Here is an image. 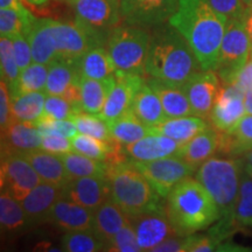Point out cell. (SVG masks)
<instances>
[{
    "label": "cell",
    "mask_w": 252,
    "mask_h": 252,
    "mask_svg": "<svg viewBox=\"0 0 252 252\" xmlns=\"http://www.w3.org/2000/svg\"><path fill=\"white\" fill-rule=\"evenodd\" d=\"M168 23L187 40L203 70H215L228 19L204 0H179Z\"/></svg>",
    "instance_id": "obj_1"
},
{
    "label": "cell",
    "mask_w": 252,
    "mask_h": 252,
    "mask_svg": "<svg viewBox=\"0 0 252 252\" xmlns=\"http://www.w3.org/2000/svg\"><path fill=\"white\" fill-rule=\"evenodd\" d=\"M198 70L202 67L180 32L169 23L153 28L146 60L147 76L182 87Z\"/></svg>",
    "instance_id": "obj_2"
},
{
    "label": "cell",
    "mask_w": 252,
    "mask_h": 252,
    "mask_svg": "<svg viewBox=\"0 0 252 252\" xmlns=\"http://www.w3.org/2000/svg\"><path fill=\"white\" fill-rule=\"evenodd\" d=\"M243 171L242 159L212 157L195 173V179L212 195L220 209V219L209 232L220 241L236 228L234 215Z\"/></svg>",
    "instance_id": "obj_3"
},
{
    "label": "cell",
    "mask_w": 252,
    "mask_h": 252,
    "mask_svg": "<svg viewBox=\"0 0 252 252\" xmlns=\"http://www.w3.org/2000/svg\"><path fill=\"white\" fill-rule=\"evenodd\" d=\"M165 209L179 236L193 235L220 219V209L212 195L191 176L173 188L166 198Z\"/></svg>",
    "instance_id": "obj_4"
},
{
    "label": "cell",
    "mask_w": 252,
    "mask_h": 252,
    "mask_svg": "<svg viewBox=\"0 0 252 252\" xmlns=\"http://www.w3.org/2000/svg\"><path fill=\"white\" fill-rule=\"evenodd\" d=\"M106 163V178L111 186V198L128 217L165 208L163 197L154 190L152 185L131 160Z\"/></svg>",
    "instance_id": "obj_5"
},
{
    "label": "cell",
    "mask_w": 252,
    "mask_h": 252,
    "mask_svg": "<svg viewBox=\"0 0 252 252\" xmlns=\"http://www.w3.org/2000/svg\"><path fill=\"white\" fill-rule=\"evenodd\" d=\"M151 33L147 28L123 25L113 30L106 40V49L117 70L146 75Z\"/></svg>",
    "instance_id": "obj_6"
},
{
    "label": "cell",
    "mask_w": 252,
    "mask_h": 252,
    "mask_svg": "<svg viewBox=\"0 0 252 252\" xmlns=\"http://www.w3.org/2000/svg\"><path fill=\"white\" fill-rule=\"evenodd\" d=\"M244 17L232 19L226 24L215 68L222 84L234 83L239 70L250 59L251 42L245 28Z\"/></svg>",
    "instance_id": "obj_7"
},
{
    "label": "cell",
    "mask_w": 252,
    "mask_h": 252,
    "mask_svg": "<svg viewBox=\"0 0 252 252\" xmlns=\"http://www.w3.org/2000/svg\"><path fill=\"white\" fill-rule=\"evenodd\" d=\"M75 21L86 28L102 46L122 20L119 0H71L68 2Z\"/></svg>",
    "instance_id": "obj_8"
},
{
    "label": "cell",
    "mask_w": 252,
    "mask_h": 252,
    "mask_svg": "<svg viewBox=\"0 0 252 252\" xmlns=\"http://www.w3.org/2000/svg\"><path fill=\"white\" fill-rule=\"evenodd\" d=\"M48 35L55 59L62 61L78 62L88 50L102 46L76 21L63 23L48 18Z\"/></svg>",
    "instance_id": "obj_9"
},
{
    "label": "cell",
    "mask_w": 252,
    "mask_h": 252,
    "mask_svg": "<svg viewBox=\"0 0 252 252\" xmlns=\"http://www.w3.org/2000/svg\"><path fill=\"white\" fill-rule=\"evenodd\" d=\"M131 161L143 173L154 190L163 198H167L176 185L196 173V169L189 166L178 156L152 161H135L132 159Z\"/></svg>",
    "instance_id": "obj_10"
},
{
    "label": "cell",
    "mask_w": 252,
    "mask_h": 252,
    "mask_svg": "<svg viewBox=\"0 0 252 252\" xmlns=\"http://www.w3.org/2000/svg\"><path fill=\"white\" fill-rule=\"evenodd\" d=\"M178 6L179 0H119L122 20L147 30L168 23Z\"/></svg>",
    "instance_id": "obj_11"
},
{
    "label": "cell",
    "mask_w": 252,
    "mask_h": 252,
    "mask_svg": "<svg viewBox=\"0 0 252 252\" xmlns=\"http://www.w3.org/2000/svg\"><path fill=\"white\" fill-rule=\"evenodd\" d=\"M42 180L34 167L21 154L1 157V189L15 200L24 201Z\"/></svg>",
    "instance_id": "obj_12"
},
{
    "label": "cell",
    "mask_w": 252,
    "mask_h": 252,
    "mask_svg": "<svg viewBox=\"0 0 252 252\" xmlns=\"http://www.w3.org/2000/svg\"><path fill=\"white\" fill-rule=\"evenodd\" d=\"M245 113L244 91L235 83L222 84L209 117L213 127L220 133H232Z\"/></svg>",
    "instance_id": "obj_13"
},
{
    "label": "cell",
    "mask_w": 252,
    "mask_h": 252,
    "mask_svg": "<svg viewBox=\"0 0 252 252\" xmlns=\"http://www.w3.org/2000/svg\"><path fill=\"white\" fill-rule=\"evenodd\" d=\"M220 80L215 70H198L182 86L193 109L194 116L209 118L219 97Z\"/></svg>",
    "instance_id": "obj_14"
},
{
    "label": "cell",
    "mask_w": 252,
    "mask_h": 252,
    "mask_svg": "<svg viewBox=\"0 0 252 252\" xmlns=\"http://www.w3.org/2000/svg\"><path fill=\"white\" fill-rule=\"evenodd\" d=\"M144 81L141 75L116 70L115 82L102 112L98 113L99 117L109 123L128 111L133 103L135 93Z\"/></svg>",
    "instance_id": "obj_15"
},
{
    "label": "cell",
    "mask_w": 252,
    "mask_h": 252,
    "mask_svg": "<svg viewBox=\"0 0 252 252\" xmlns=\"http://www.w3.org/2000/svg\"><path fill=\"white\" fill-rule=\"evenodd\" d=\"M62 197L94 212L111 198V186L108 178L102 176L74 179L62 188Z\"/></svg>",
    "instance_id": "obj_16"
},
{
    "label": "cell",
    "mask_w": 252,
    "mask_h": 252,
    "mask_svg": "<svg viewBox=\"0 0 252 252\" xmlns=\"http://www.w3.org/2000/svg\"><path fill=\"white\" fill-rule=\"evenodd\" d=\"M130 219L143 251H152L166 238L176 235L175 229L167 217L165 208L140 214Z\"/></svg>",
    "instance_id": "obj_17"
},
{
    "label": "cell",
    "mask_w": 252,
    "mask_h": 252,
    "mask_svg": "<svg viewBox=\"0 0 252 252\" xmlns=\"http://www.w3.org/2000/svg\"><path fill=\"white\" fill-rule=\"evenodd\" d=\"M42 134L35 122H21L13 119L1 131V157L24 154L40 149Z\"/></svg>",
    "instance_id": "obj_18"
},
{
    "label": "cell",
    "mask_w": 252,
    "mask_h": 252,
    "mask_svg": "<svg viewBox=\"0 0 252 252\" xmlns=\"http://www.w3.org/2000/svg\"><path fill=\"white\" fill-rule=\"evenodd\" d=\"M181 145L165 134L151 133L133 144L123 146L124 153L135 161H152L176 156Z\"/></svg>",
    "instance_id": "obj_19"
},
{
    "label": "cell",
    "mask_w": 252,
    "mask_h": 252,
    "mask_svg": "<svg viewBox=\"0 0 252 252\" xmlns=\"http://www.w3.org/2000/svg\"><path fill=\"white\" fill-rule=\"evenodd\" d=\"M47 220L65 232L91 230L94 224V212L81 204L61 197L53 206Z\"/></svg>",
    "instance_id": "obj_20"
},
{
    "label": "cell",
    "mask_w": 252,
    "mask_h": 252,
    "mask_svg": "<svg viewBox=\"0 0 252 252\" xmlns=\"http://www.w3.org/2000/svg\"><path fill=\"white\" fill-rule=\"evenodd\" d=\"M61 197L62 188L43 181L37 185L30 195L24 201H21L30 226L40 224L48 220L53 206Z\"/></svg>",
    "instance_id": "obj_21"
},
{
    "label": "cell",
    "mask_w": 252,
    "mask_h": 252,
    "mask_svg": "<svg viewBox=\"0 0 252 252\" xmlns=\"http://www.w3.org/2000/svg\"><path fill=\"white\" fill-rule=\"evenodd\" d=\"M219 143L220 132L214 127H208L182 145L176 156L197 171L198 167L217 152Z\"/></svg>",
    "instance_id": "obj_22"
},
{
    "label": "cell",
    "mask_w": 252,
    "mask_h": 252,
    "mask_svg": "<svg viewBox=\"0 0 252 252\" xmlns=\"http://www.w3.org/2000/svg\"><path fill=\"white\" fill-rule=\"evenodd\" d=\"M128 224H131L130 217L112 198H109L94 212V224L91 230L106 244L119 230Z\"/></svg>",
    "instance_id": "obj_23"
},
{
    "label": "cell",
    "mask_w": 252,
    "mask_h": 252,
    "mask_svg": "<svg viewBox=\"0 0 252 252\" xmlns=\"http://www.w3.org/2000/svg\"><path fill=\"white\" fill-rule=\"evenodd\" d=\"M21 156L30 161L43 182L54 185L59 188H63L69 182L67 171L60 156L41 149L30 151Z\"/></svg>",
    "instance_id": "obj_24"
},
{
    "label": "cell",
    "mask_w": 252,
    "mask_h": 252,
    "mask_svg": "<svg viewBox=\"0 0 252 252\" xmlns=\"http://www.w3.org/2000/svg\"><path fill=\"white\" fill-rule=\"evenodd\" d=\"M131 110L140 122L152 128L167 119L159 96L147 81H144L135 93Z\"/></svg>",
    "instance_id": "obj_25"
},
{
    "label": "cell",
    "mask_w": 252,
    "mask_h": 252,
    "mask_svg": "<svg viewBox=\"0 0 252 252\" xmlns=\"http://www.w3.org/2000/svg\"><path fill=\"white\" fill-rule=\"evenodd\" d=\"M147 83L156 91L162 104L167 118H178L194 115L190 103L182 87H174L150 77Z\"/></svg>",
    "instance_id": "obj_26"
},
{
    "label": "cell",
    "mask_w": 252,
    "mask_h": 252,
    "mask_svg": "<svg viewBox=\"0 0 252 252\" xmlns=\"http://www.w3.org/2000/svg\"><path fill=\"white\" fill-rule=\"evenodd\" d=\"M208 127L209 124L204 121V118L191 115L178 118H167L153 130L158 133L172 138L182 146Z\"/></svg>",
    "instance_id": "obj_27"
},
{
    "label": "cell",
    "mask_w": 252,
    "mask_h": 252,
    "mask_svg": "<svg viewBox=\"0 0 252 252\" xmlns=\"http://www.w3.org/2000/svg\"><path fill=\"white\" fill-rule=\"evenodd\" d=\"M77 65L81 76L94 80H108L117 70L105 46H96L88 50L78 60Z\"/></svg>",
    "instance_id": "obj_28"
},
{
    "label": "cell",
    "mask_w": 252,
    "mask_h": 252,
    "mask_svg": "<svg viewBox=\"0 0 252 252\" xmlns=\"http://www.w3.org/2000/svg\"><path fill=\"white\" fill-rule=\"evenodd\" d=\"M252 151V115L245 113L232 133H220L217 152L223 156L242 157Z\"/></svg>",
    "instance_id": "obj_29"
},
{
    "label": "cell",
    "mask_w": 252,
    "mask_h": 252,
    "mask_svg": "<svg viewBox=\"0 0 252 252\" xmlns=\"http://www.w3.org/2000/svg\"><path fill=\"white\" fill-rule=\"evenodd\" d=\"M115 82V75L108 80H94L89 77H80L81 109L90 113H100L105 105L110 90Z\"/></svg>",
    "instance_id": "obj_30"
},
{
    "label": "cell",
    "mask_w": 252,
    "mask_h": 252,
    "mask_svg": "<svg viewBox=\"0 0 252 252\" xmlns=\"http://www.w3.org/2000/svg\"><path fill=\"white\" fill-rule=\"evenodd\" d=\"M109 126L112 139L123 146L133 144L141 138L154 133L153 128L140 122L131 109L115 121L109 122Z\"/></svg>",
    "instance_id": "obj_31"
},
{
    "label": "cell",
    "mask_w": 252,
    "mask_h": 252,
    "mask_svg": "<svg viewBox=\"0 0 252 252\" xmlns=\"http://www.w3.org/2000/svg\"><path fill=\"white\" fill-rule=\"evenodd\" d=\"M77 62L56 60L48 65V77L45 88L47 94L62 96L71 84L80 81Z\"/></svg>",
    "instance_id": "obj_32"
},
{
    "label": "cell",
    "mask_w": 252,
    "mask_h": 252,
    "mask_svg": "<svg viewBox=\"0 0 252 252\" xmlns=\"http://www.w3.org/2000/svg\"><path fill=\"white\" fill-rule=\"evenodd\" d=\"M60 158L65 167L69 181L74 180V179L86 178V176L106 178L108 163L105 161L91 159V158L75 152V151L61 154Z\"/></svg>",
    "instance_id": "obj_33"
},
{
    "label": "cell",
    "mask_w": 252,
    "mask_h": 252,
    "mask_svg": "<svg viewBox=\"0 0 252 252\" xmlns=\"http://www.w3.org/2000/svg\"><path fill=\"white\" fill-rule=\"evenodd\" d=\"M36 18L28 9L23 8H0V34L14 39L15 36L30 33Z\"/></svg>",
    "instance_id": "obj_34"
},
{
    "label": "cell",
    "mask_w": 252,
    "mask_h": 252,
    "mask_svg": "<svg viewBox=\"0 0 252 252\" xmlns=\"http://www.w3.org/2000/svg\"><path fill=\"white\" fill-rule=\"evenodd\" d=\"M0 224L7 232L23 231L30 226L23 203L5 189H1L0 194Z\"/></svg>",
    "instance_id": "obj_35"
},
{
    "label": "cell",
    "mask_w": 252,
    "mask_h": 252,
    "mask_svg": "<svg viewBox=\"0 0 252 252\" xmlns=\"http://www.w3.org/2000/svg\"><path fill=\"white\" fill-rule=\"evenodd\" d=\"M47 94L42 91L28 93L11 97V110L13 119L21 122H36L41 118Z\"/></svg>",
    "instance_id": "obj_36"
},
{
    "label": "cell",
    "mask_w": 252,
    "mask_h": 252,
    "mask_svg": "<svg viewBox=\"0 0 252 252\" xmlns=\"http://www.w3.org/2000/svg\"><path fill=\"white\" fill-rule=\"evenodd\" d=\"M47 77H48V65L33 62L24 70H21L18 80L8 87L9 94L11 97H14L18 94L45 90Z\"/></svg>",
    "instance_id": "obj_37"
},
{
    "label": "cell",
    "mask_w": 252,
    "mask_h": 252,
    "mask_svg": "<svg viewBox=\"0 0 252 252\" xmlns=\"http://www.w3.org/2000/svg\"><path fill=\"white\" fill-rule=\"evenodd\" d=\"M62 248L63 251L68 252H97L105 250V243L93 230H75L65 232Z\"/></svg>",
    "instance_id": "obj_38"
},
{
    "label": "cell",
    "mask_w": 252,
    "mask_h": 252,
    "mask_svg": "<svg viewBox=\"0 0 252 252\" xmlns=\"http://www.w3.org/2000/svg\"><path fill=\"white\" fill-rule=\"evenodd\" d=\"M71 121L76 125L78 133L91 135L103 141H111L109 123L99 117L98 113L78 111L72 116Z\"/></svg>",
    "instance_id": "obj_39"
},
{
    "label": "cell",
    "mask_w": 252,
    "mask_h": 252,
    "mask_svg": "<svg viewBox=\"0 0 252 252\" xmlns=\"http://www.w3.org/2000/svg\"><path fill=\"white\" fill-rule=\"evenodd\" d=\"M234 220L236 226H252V178L244 171L242 174Z\"/></svg>",
    "instance_id": "obj_40"
},
{
    "label": "cell",
    "mask_w": 252,
    "mask_h": 252,
    "mask_svg": "<svg viewBox=\"0 0 252 252\" xmlns=\"http://www.w3.org/2000/svg\"><path fill=\"white\" fill-rule=\"evenodd\" d=\"M0 65H1V80L7 86H12L20 75L17 61H15L13 41L7 36L0 37Z\"/></svg>",
    "instance_id": "obj_41"
},
{
    "label": "cell",
    "mask_w": 252,
    "mask_h": 252,
    "mask_svg": "<svg viewBox=\"0 0 252 252\" xmlns=\"http://www.w3.org/2000/svg\"><path fill=\"white\" fill-rule=\"evenodd\" d=\"M78 111H82V109L78 105H75L63 98L62 96H54V94H47L45 110L41 117H48L53 119H71L72 116Z\"/></svg>",
    "instance_id": "obj_42"
},
{
    "label": "cell",
    "mask_w": 252,
    "mask_h": 252,
    "mask_svg": "<svg viewBox=\"0 0 252 252\" xmlns=\"http://www.w3.org/2000/svg\"><path fill=\"white\" fill-rule=\"evenodd\" d=\"M110 252H140L143 249L140 248L138 242L137 234H135L133 226L128 224L123 228L110 239L105 244V250Z\"/></svg>",
    "instance_id": "obj_43"
},
{
    "label": "cell",
    "mask_w": 252,
    "mask_h": 252,
    "mask_svg": "<svg viewBox=\"0 0 252 252\" xmlns=\"http://www.w3.org/2000/svg\"><path fill=\"white\" fill-rule=\"evenodd\" d=\"M35 123L42 135H61L71 139L78 132L76 125L71 119L60 121V119L41 117Z\"/></svg>",
    "instance_id": "obj_44"
},
{
    "label": "cell",
    "mask_w": 252,
    "mask_h": 252,
    "mask_svg": "<svg viewBox=\"0 0 252 252\" xmlns=\"http://www.w3.org/2000/svg\"><path fill=\"white\" fill-rule=\"evenodd\" d=\"M217 13L229 20L244 17L248 7L243 0H204Z\"/></svg>",
    "instance_id": "obj_45"
},
{
    "label": "cell",
    "mask_w": 252,
    "mask_h": 252,
    "mask_svg": "<svg viewBox=\"0 0 252 252\" xmlns=\"http://www.w3.org/2000/svg\"><path fill=\"white\" fill-rule=\"evenodd\" d=\"M220 241L213 235H188L186 241V252L219 251Z\"/></svg>",
    "instance_id": "obj_46"
},
{
    "label": "cell",
    "mask_w": 252,
    "mask_h": 252,
    "mask_svg": "<svg viewBox=\"0 0 252 252\" xmlns=\"http://www.w3.org/2000/svg\"><path fill=\"white\" fill-rule=\"evenodd\" d=\"M40 149L56 156L74 151L70 138L61 137V135H42Z\"/></svg>",
    "instance_id": "obj_47"
},
{
    "label": "cell",
    "mask_w": 252,
    "mask_h": 252,
    "mask_svg": "<svg viewBox=\"0 0 252 252\" xmlns=\"http://www.w3.org/2000/svg\"><path fill=\"white\" fill-rule=\"evenodd\" d=\"M13 41V50H14V56L15 61L19 69L24 70L25 68H27L28 65L32 64L33 61V55H32V48L30 45V41H28L27 36L25 35H19L15 36Z\"/></svg>",
    "instance_id": "obj_48"
},
{
    "label": "cell",
    "mask_w": 252,
    "mask_h": 252,
    "mask_svg": "<svg viewBox=\"0 0 252 252\" xmlns=\"http://www.w3.org/2000/svg\"><path fill=\"white\" fill-rule=\"evenodd\" d=\"M13 121L11 110V94L9 88L4 80L0 82V126L1 131L5 130Z\"/></svg>",
    "instance_id": "obj_49"
},
{
    "label": "cell",
    "mask_w": 252,
    "mask_h": 252,
    "mask_svg": "<svg viewBox=\"0 0 252 252\" xmlns=\"http://www.w3.org/2000/svg\"><path fill=\"white\" fill-rule=\"evenodd\" d=\"M186 241L187 236L174 235L166 238L152 251L154 252H186Z\"/></svg>",
    "instance_id": "obj_50"
},
{
    "label": "cell",
    "mask_w": 252,
    "mask_h": 252,
    "mask_svg": "<svg viewBox=\"0 0 252 252\" xmlns=\"http://www.w3.org/2000/svg\"><path fill=\"white\" fill-rule=\"evenodd\" d=\"M234 83L239 88V89L243 90L244 93L248 90H252V60L251 59H249V61L245 63L244 67L239 70Z\"/></svg>",
    "instance_id": "obj_51"
},
{
    "label": "cell",
    "mask_w": 252,
    "mask_h": 252,
    "mask_svg": "<svg viewBox=\"0 0 252 252\" xmlns=\"http://www.w3.org/2000/svg\"><path fill=\"white\" fill-rule=\"evenodd\" d=\"M244 21H245V28H247L249 39H250V42H251V49H252V7L248 8L247 13H245V17H244Z\"/></svg>",
    "instance_id": "obj_52"
},
{
    "label": "cell",
    "mask_w": 252,
    "mask_h": 252,
    "mask_svg": "<svg viewBox=\"0 0 252 252\" xmlns=\"http://www.w3.org/2000/svg\"><path fill=\"white\" fill-rule=\"evenodd\" d=\"M21 0H0V8H23Z\"/></svg>",
    "instance_id": "obj_53"
},
{
    "label": "cell",
    "mask_w": 252,
    "mask_h": 252,
    "mask_svg": "<svg viewBox=\"0 0 252 252\" xmlns=\"http://www.w3.org/2000/svg\"><path fill=\"white\" fill-rule=\"evenodd\" d=\"M244 105L247 113L252 115V90H248L244 93Z\"/></svg>",
    "instance_id": "obj_54"
},
{
    "label": "cell",
    "mask_w": 252,
    "mask_h": 252,
    "mask_svg": "<svg viewBox=\"0 0 252 252\" xmlns=\"http://www.w3.org/2000/svg\"><path fill=\"white\" fill-rule=\"evenodd\" d=\"M242 161L244 166H252V151H249L242 156Z\"/></svg>",
    "instance_id": "obj_55"
},
{
    "label": "cell",
    "mask_w": 252,
    "mask_h": 252,
    "mask_svg": "<svg viewBox=\"0 0 252 252\" xmlns=\"http://www.w3.org/2000/svg\"><path fill=\"white\" fill-rule=\"evenodd\" d=\"M25 1L28 2L30 5L37 6V7H42V6H46L50 0H25Z\"/></svg>",
    "instance_id": "obj_56"
},
{
    "label": "cell",
    "mask_w": 252,
    "mask_h": 252,
    "mask_svg": "<svg viewBox=\"0 0 252 252\" xmlns=\"http://www.w3.org/2000/svg\"><path fill=\"white\" fill-rule=\"evenodd\" d=\"M243 169H244V172L247 173L249 176H250V178H252V166H244L243 165Z\"/></svg>",
    "instance_id": "obj_57"
},
{
    "label": "cell",
    "mask_w": 252,
    "mask_h": 252,
    "mask_svg": "<svg viewBox=\"0 0 252 252\" xmlns=\"http://www.w3.org/2000/svg\"><path fill=\"white\" fill-rule=\"evenodd\" d=\"M243 2L247 6L248 8H251L252 7V0H243Z\"/></svg>",
    "instance_id": "obj_58"
},
{
    "label": "cell",
    "mask_w": 252,
    "mask_h": 252,
    "mask_svg": "<svg viewBox=\"0 0 252 252\" xmlns=\"http://www.w3.org/2000/svg\"><path fill=\"white\" fill-rule=\"evenodd\" d=\"M56 1H64V2H67V4H68V2L71 1V0H56Z\"/></svg>",
    "instance_id": "obj_59"
},
{
    "label": "cell",
    "mask_w": 252,
    "mask_h": 252,
    "mask_svg": "<svg viewBox=\"0 0 252 252\" xmlns=\"http://www.w3.org/2000/svg\"><path fill=\"white\" fill-rule=\"evenodd\" d=\"M250 59L252 60V49H251V54H250Z\"/></svg>",
    "instance_id": "obj_60"
}]
</instances>
